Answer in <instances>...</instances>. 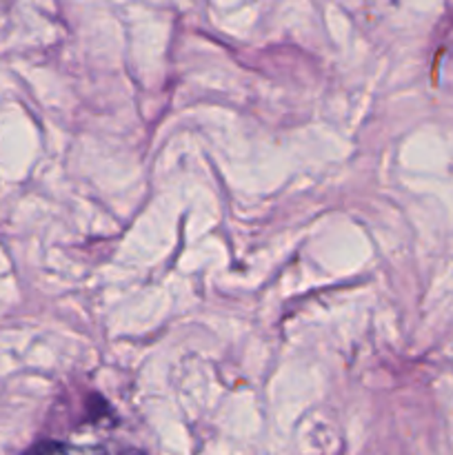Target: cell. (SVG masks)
I'll use <instances>...</instances> for the list:
<instances>
[{
    "label": "cell",
    "mask_w": 453,
    "mask_h": 455,
    "mask_svg": "<svg viewBox=\"0 0 453 455\" xmlns=\"http://www.w3.org/2000/svg\"><path fill=\"white\" fill-rule=\"evenodd\" d=\"M27 455H145L138 449L123 444H71V443H43Z\"/></svg>",
    "instance_id": "obj_1"
}]
</instances>
